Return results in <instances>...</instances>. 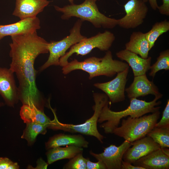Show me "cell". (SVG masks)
<instances>
[{
  "label": "cell",
  "instance_id": "6da1fadb",
  "mask_svg": "<svg viewBox=\"0 0 169 169\" xmlns=\"http://www.w3.org/2000/svg\"><path fill=\"white\" fill-rule=\"evenodd\" d=\"M36 31L11 36L9 69L16 75L19 100L23 105L44 111L46 101L36 85L34 64L39 55L49 52V42Z\"/></svg>",
  "mask_w": 169,
  "mask_h": 169
},
{
  "label": "cell",
  "instance_id": "7a4b0ae2",
  "mask_svg": "<svg viewBox=\"0 0 169 169\" xmlns=\"http://www.w3.org/2000/svg\"><path fill=\"white\" fill-rule=\"evenodd\" d=\"M162 96H155L154 100L146 102L133 98L130 99V104L125 110L120 111L111 110L108 101L102 108L98 122L102 123L100 127L103 129L106 134H112L114 130L118 127L120 120L129 115L133 118L139 117L149 113L159 110L161 107L158 106L161 102L157 100Z\"/></svg>",
  "mask_w": 169,
  "mask_h": 169
},
{
  "label": "cell",
  "instance_id": "3957f363",
  "mask_svg": "<svg viewBox=\"0 0 169 169\" xmlns=\"http://www.w3.org/2000/svg\"><path fill=\"white\" fill-rule=\"evenodd\" d=\"M129 67L126 63L114 59L111 51L108 50L102 58L91 57L83 61L74 59L62 67V73L67 74L72 71L81 70L87 72L89 79L101 75L111 77Z\"/></svg>",
  "mask_w": 169,
  "mask_h": 169
},
{
  "label": "cell",
  "instance_id": "277c9868",
  "mask_svg": "<svg viewBox=\"0 0 169 169\" xmlns=\"http://www.w3.org/2000/svg\"><path fill=\"white\" fill-rule=\"evenodd\" d=\"M100 0H85L79 4H70L60 7L54 6L55 9L63 13L61 18L68 20L76 17L83 21L91 23L96 28L112 29L118 24V19L108 17L99 11L96 4Z\"/></svg>",
  "mask_w": 169,
  "mask_h": 169
},
{
  "label": "cell",
  "instance_id": "5b68a950",
  "mask_svg": "<svg viewBox=\"0 0 169 169\" xmlns=\"http://www.w3.org/2000/svg\"><path fill=\"white\" fill-rule=\"evenodd\" d=\"M160 115L158 110L139 117H128L122 120L121 126L115 128L113 133L132 142L146 136L155 127Z\"/></svg>",
  "mask_w": 169,
  "mask_h": 169
},
{
  "label": "cell",
  "instance_id": "8992f818",
  "mask_svg": "<svg viewBox=\"0 0 169 169\" xmlns=\"http://www.w3.org/2000/svg\"><path fill=\"white\" fill-rule=\"evenodd\" d=\"M93 98L95 105L93 107L94 113L93 115L82 124L78 125L64 124L58 120L55 130H60L70 133H79L85 135L93 136L101 143H103L104 137L99 132L97 124L101 111L105 104L109 101L105 94L94 93Z\"/></svg>",
  "mask_w": 169,
  "mask_h": 169
},
{
  "label": "cell",
  "instance_id": "52a82bcc",
  "mask_svg": "<svg viewBox=\"0 0 169 169\" xmlns=\"http://www.w3.org/2000/svg\"><path fill=\"white\" fill-rule=\"evenodd\" d=\"M115 40L114 34L108 30L99 33L89 38L86 37L71 46L69 51L60 58L59 65L63 67L66 65L69 62V58L74 53L77 55H85L95 48L102 51H107Z\"/></svg>",
  "mask_w": 169,
  "mask_h": 169
},
{
  "label": "cell",
  "instance_id": "ba28073f",
  "mask_svg": "<svg viewBox=\"0 0 169 169\" xmlns=\"http://www.w3.org/2000/svg\"><path fill=\"white\" fill-rule=\"evenodd\" d=\"M83 22L78 19L70 29L69 35L60 41L49 42L48 50L49 55L47 61L40 67V71H43L51 66L59 65L60 58L65 54L67 50L86 38L82 35L80 32Z\"/></svg>",
  "mask_w": 169,
  "mask_h": 169
},
{
  "label": "cell",
  "instance_id": "9c48e42d",
  "mask_svg": "<svg viewBox=\"0 0 169 169\" xmlns=\"http://www.w3.org/2000/svg\"><path fill=\"white\" fill-rule=\"evenodd\" d=\"M124 8L125 14L118 19V25L125 29L135 28L141 25L148 11L146 3L142 0H129Z\"/></svg>",
  "mask_w": 169,
  "mask_h": 169
},
{
  "label": "cell",
  "instance_id": "30bf717a",
  "mask_svg": "<svg viewBox=\"0 0 169 169\" xmlns=\"http://www.w3.org/2000/svg\"><path fill=\"white\" fill-rule=\"evenodd\" d=\"M129 67L118 73L116 77L107 82L96 83L94 85L105 93L113 103L122 102L125 100V92Z\"/></svg>",
  "mask_w": 169,
  "mask_h": 169
},
{
  "label": "cell",
  "instance_id": "8fae6325",
  "mask_svg": "<svg viewBox=\"0 0 169 169\" xmlns=\"http://www.w3.org/2000/svg\"><path fill=\"white\" fill-rule=\"evenodd\" d=\"M131 146V142L125 140L119 146L111 145L104 148V152L101 153L97 154L90 151V154L98 161H102L107 169H121L123 156Z\"/></svg>",
  "mask_w": 169,
  "mask_h": 169
},
{
  "label": "cell",
  "instance_id": "7c38bea8",
  "mask_svg": "<svg viewBox=\"0 0 169 169\" xmlns=\"http://www.w3.org/2000/svg\"><path fill=\"white\" fill-rule=\"evenodd\" d=\"M0 95L11 107H14L19 100L14 73L9 68L0 67Z\"/></svg>",
  "mask_w": 169,
  "mask_h": 169
},
{
  "label": "cell",
  "instance_id": "4fadbf2b",
  "mask_svg": "<svg viewBox=\"0 0 169 169\" xmlns=\"http://www.w3.org/2000/svg\"><path fill=\"white\" fill-rule=\"evenodd\" d=\"M125 153L123 157L124 161L133 164L140 158L161 148L158 144L149 136H145L132 142Z\"/></svg>",
  "mask_w": 169,
  "mask_h": 169
},
{
  "label": "cell",
  "instance_id": "5bb4252c",
  "mask_svg": "<svg viewBox=\"0 0 169 169\" xmlns=\"http://www.w3.org/2000/svg\"><path fill=\"white\" fill-rule=\"evenodd\" d=\"M127 96L130 99L152 95L155 96H162L157 87L153 81H150L146 74L134 76L133 82L125 89Z\"/></svg>",
  "mask_w": 169,
  "mask_h": 169
},
{
  "label": "cell",
  "instance_id": "9a60e30c",
  "mask_svg": "<svg viewBox=\"0 0 169 169\" xmlns=\"http://www.w3.org/2000/svg\"><path fill=\"white\" fill-rule=\"evenodd\" d=\"M145 169H169V150L161 148L144 156L133 163Z\"/></svg>",
  "mask_w": 169,
  "mask_h": 169
},
{
  "label": "cell",
  "instance_id": "2e32d148",
  "mask_svg": "<svg viewBox=\"0 0 169 169\" xmlns=\"http://www.w3.org/2000/svg\"><path fill=\"white\" fill-rule=\"evenodd\" d=\"M40 28V21L37 17L20 20L11 24L0 25V40L8 36L33 32Z\"/></svg>",
  "mask_w": 169,
  "mask_h": 169
},
{
  "label": "cell",
  "instance_id": "e0dca14e",
  "mask_svg": "<svg viewBox=\"0 0 169 169\" xmlns=\"http://www.w3.org/2000/svg\"><path fill=\"white\" fill-rule=\"evenodd\" d=\"M49 3L47 0H16L13 15L20 20L35 17Z\"/></svg>",
  "mask_w": 169,
  "mask_h": 169
},
{
  "label": "cell",
  "instance_id": "ac0fdd59",
  "mask_svg": "<svg viewBox=\"0 0 169 169\" xmlns=\"http://www.w3.org/2000/svg\"><path fill=\"white\" fill-rule=\"evenodd\" d=\"M117 57L126 61L131 67L134 76L146 74L151 66V58L145 59L126 49L116 53Z\"/></svg>",
  "mask_w": 169,
  "mask_h": 169
},
{
  "label": "cell",
  "instance_id": "d6986e66",
  "mask_svg": "<svg viewBox=\"0 0 169 169\" xmlns=\"http://www.w3.org/2000/svg\"><path fill=\"white\" fill-rule=\"evenodd\" d=\"M54 119L51 120L41 110L35 106H30L23 105L20 111V115L24 123L36 122L54 130L57 118L55 113L54 114Z\"/></svg>",
  "mask_w": 169,
  "mask_h": 169
},
{
  "label": "cell",
  "instance_id": "ffe728a7",
  "mask_svg": "<svg viewBox=\"0 0 169 169\" xmlns=\"http://www.w3.org/2000/svg\"><path fill=\"white\" fill-rule=\"evenodd\" d=\"M89 143L81 135H70L64 134H56L50 137L45 143L47 150L62 146L74 145L82 148H87Z\"/></svg>",
  "mask_w": 169,
  "mask_h": 169
},
{
  "label": "cell",
  "instance_id": "44dd1931",
  "mask_svg": "<svg viewBox=\"0 0 169 169\" xmlns=\"http://www.w3.org/2000/svg\"><path fill=\"white\" fill-rule=\"evenodd\" d=\"M125 49L139 55L143 59L147 58L150 50L145 33L140 31L133 32L129 41L125 44Z\"/></svg>",
  "mask_w": 169,
  "mask_h": 169
},
{
  "label": "cell",
  "instance_id": "7402d4cb",
  "mask_svg": "<svg viewBox=\"0 0 169 169\" xmlns=\"http://www.w3.org/2000/svg\"><path fill=\"white\" fill-rule=\"evenodd\" d=\"M83 150V148L74 145L49 149L46 153L47 163L49 165L62 159H70L77 154L82 153Z\"/></svg>",
  "mask_w": 169,
  "mask_h": 169
},
{
  "label": "cell",
  "instance_id": "603a6c76",
  "mask_svg": "<svg viewBox=\"0 0 169 169\" xmlns=\"http://www.w3.org/2000/svg\"><path fill=\"white\" fill-rule=\"evenodd\" d=\"M26 124V127L21 138L26 140L29 145L33 144L39 134L45 135L47 132V127L41 124L36 122Z\"/></svg>",
  "mask_w": 169,
  "mask_h": 169
},
{
  "label": "cell",
  "instance_id": "cb8c5ba5",
  "mask_svg": "<svg viewBox=\"0 0 169 169\" xmlns=\"http://www.w3.org/2000/svg\"><path fill=\"white\" fill-rule=\"evenodd\" d=\"M169 30V21L166 19L155 23L151 29L145 33L146 38L149 44L150 50L154 46L155 43L161 34Z\"/></svg>",
  "mask_w": 169,
  "mask_h": 169
},
{
  "label": "cell",
  "instance_id": "d4e9b609",
  "mask_svg": "<svg viewBox=\"0 0 169 169\" xmlns=\"http://www.w3.org/2000/svg\"><path fill=\"white\" fill-rule=\"evenodd\" d=\"M159 144L161 148L169 147V127H154L147 134Z\"/></svg>",
  "mask_w": 169,
  "mask_h": 169
},
{
  "label": "cell",
  "instance_id": "484cf974",
  "mask_svg": "<svg viewBox=\"0 0 169 169\" xmlns=\"http://www.w3.org/2000/svg\"><path fill=\"white\" fill-rule=\"evenodd\" d=\"M149 75L154 78L158 71L165 69L169 70V50L167 49L160 52L156 62L151 66Z\"/></svg>",
  "mask_w": 169,
  "mask_h": 169
},
{
  "label": "cell",
  "instance_id": "4316f807",
  "mask_svg": "<svg viewBox=\"0 0 169 169\" xmlns=\"http://www.w3.org/2000/svg\"><path fill=\"white\" fill-rule=\"evenodd\" d=\"M63 167L64 169H86V158L84 157L82 153H79L69 159Z\"/></svg>",
  "mask_w": 169,
  "mask_h": 169
},
{
  "label": "cell",
  "instance_id": "83f0119b",
  "mask_svg": "<svg viewBox=\"0 0 169 169\" xmlns=\"http://www.w3.org/2000/svg\"><path fill=\"white\" fill-rule=\"evenodd\" d=\"M155 127L157 128L169 127V100H167L166 106L163 111L160 120L156 124Z\"/></svg>",
  "mask_w": 169,
  "mask_h": 169
},
{
  "label": "cell",
  "instance_id": "f1b7e54d",
  "mask_svg": "<svg viewBox=\"0 0 169 169\" xmlns=\"http://www.w3.org/2000/svg\"><path fill=\"white\" fill-rule=\"evenodd\" d=\"M19 166L7 157H0V169H18Z\"/></svg>",
  "mask_w": 169,
  "mask_h": 169
},
{
  "label": "cell",
  "instance_id": "f546056e",
  "mask_svg": "<svg viewBox=\"0 0 169 169\" xmlns=\"http://www.w3.org/2000/svg\"><path fill=\"white\" fill-rule=\"evenodd\" d=\"M86 159V169H107L105 165L101 161L93 162L90 161L89 158Z\"/></svg>",
  "mask_w": 169,
  "mask_h": 169
},
{
  "label": "cell",
  "instance_id": "4dcf8cb0",
  "mask_svg": "<svg viewBox=\"0 0 169 169\" xmlns=\"http://www.w3.org/2000/svg\"><path fill=\"white\" fill-rule=\"evenodd\" d=\"M158 9L160 14L169 16V0H162V4L159 6Z\"/></svg>",
  "mask_w": 169,
  "mask_h": 169
},
{
  "label": "cell",
  "instance_id": "1f68e13d",
  "mask_svg": "<svg viewBox=\"0 0 169 169\" xmlns=\"http://www.w3.org/2000/svg\"><path fill=\"white\" fill-rule=\"evenodd\" d=\"M121 169H145L139 166L132 165L131 164L122 160Z\"/></svg>",
  "mask_w": 169,
  "mask_h": 169
},
{
  "label": "cell",
  "instance_id": "d6a6232c",
  "mask_svg": "<svg viewBox=\"0 0 169 169\" xmlns=\"http://www.w3.org/2000/svg\"><path fill=\"white\" fill-rule=\"evenodd\" d=\"M38 164H37V167L40 169H46L49 164L46 163L42 158L39 159L38 161Z\"/></svg>",
  "mask_w": 169,
  "mask_h": 169
},
{
  "label": "cell",
  "instance_id": "836d02e7",
  "mask_svg": "<svg viewBox=\"0 0 169 169\" xmlns=\"http://www.w3.org/2000/svg\"><path fill=\"white\" fill-rule=\"evenodd\" d=\"M149 1L150 6L154 10L158 9V6L156 0H148Z\"/></svg>",
  "mask_w": 169,
  "mask_h": 169
},
{
  "label": "cell",
  "instance_id": "e575fe53",
  "mask_svg": "<svg viewBox=\"0 0 169 169\" xmlns=\"http://www.w3.org/2000/svg\"><path fill=\"white\" fill-rule=\"evenodd\" d=\"M69 2L70 3V4H74V0H68Z\"/></svg>",
  "mask_w": 169,
  "mask_h": 169
},
{
  "label": "cell",
  "instance_id": "d590c367",
  "mask_svg": "<svg viewBox=\"0 0 169 169\" xmlns=\"http://www.w3.org/2000/svg\"><path fill=\"white\" fill-rule=\"evenodd\" d=\"M3 105V104L0 102V107Z\"/></svg>",
  "mask_w": 169,
  "mask_h": 169
},
{
  "label": "cell",
  "instance_id": "8d00e7d4",
  "mask_svg": "<svg viewBox=\"0 0 169 169\" xmlns=\"http://www.w3.org/2000/svg\"><path fill=\"white\" fill-rule=\"evenodd\" d=\"M142 0L145 3H146L148 1V0Z\"/></svg>",
  "mask_w": 169,
  "mask_h": 169
}]
</instances>
